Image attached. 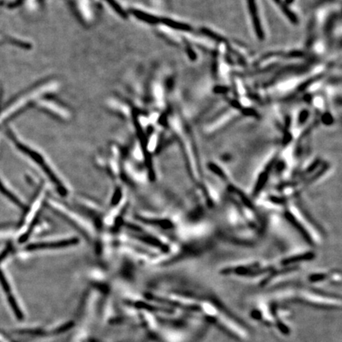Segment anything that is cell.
<instances>
[{
  "mask_svg": "<svg viewBox=\"0 0 342 342\" xmlns=\"http://www.w3.org/2000/svg\"><path fill=\"white\" fill-rule=\"evenodd\" d=\"M7 134H8L9 137L12 139V141L15 143L18 149L20 150L23 154H25V156H27L34 163H36L37 166H39L41 170H42V172L46 174V176L48 177V179L59 189V192L62 194H67L68 190H67L66 187L63 184L62 181L60 180L58 174H56L55 170L52 169L51 164L49 163L48 160H46V157H44L42 154H40L39 152H36L34 150L29 148L27 146L24 145L23 143L18 141L11 131L9 130L7 132Z\"/></svg>",
  "mask_w": 342,
  "mask_h": 342,
  "instance_id": "obj_1",
  "label": "cell"
},
{
  "mask_svg": "<svg viewBox=\"0 0 342 342\" xmlns=\"http://www.w3.org/2000/svg\"><path fill=\"white\" fill-rule=\"evenodd\" d=\"M212 317L216 319L218 321H220V323L224 325V326L228 328V330L232 332L233 334H236L237 336L239 337L242 339H247L248 338V333L242 326H239V324H237L232 319H230V318H228L223 312H220L217 308H216V311H214Z\"/></svg>",
  "mask_w": 342,
  "mask_h": 342,
  "instance_id": "obj_2",
  "label": "cell"
},
{
  "mask_svg": "<svg viewBox=\"0 0 342 342\" xmlns=\"http://www.w3.org/2000/svg\"><path fill=\"white\" fill-rule=\"evenodd\" d=\"M78 243L77 239H65V240L52 242V243H40L30 245L28 247L29 251H37V250H52L65 248V247H70Z\"/></svg>",
  "mask_w": 342,
  "mask_h": 342,
  "instance_id": "obj_3",
  "label": "cell"
},
{
  "mask_svg": "<svg viewBox=\"0 0 342 342\" xmlns=\"http://www.w3.org/2000/svg\"><path fill=\"white\" fill-rule=\"evenodd\" d=\"M248 3V8H249L250 15H251V19L253 22V27L255 29V33L257 34V38L259 40L264 39V32L262 26H261V21H260L258 14H257V3L256 0H247Z\"/></svg>",
  "mask_w": 342,
  "mask_h": 342,
  "instance_id": "obj_4",
  "label": "cell"
},
{
  "mask_svg": "<svg viewBox=\"0 0 342 342\" xmlns=\"http://www.w3.org/2000/svg\"><path fill=\"white\" fill-rule=\"evenodd\" d=\"M0 192L5 196V197H7L10 201H12L13 203L16 205L17 206H19L20 207H24V205L22 203L21 201L17 198L16 196L14 195L12 193H11L8 189H6L4 185H2V183L0 182Z\"/></svg>",
  "mask_w": 342,
  "mask_h": 342,
  "instance_id": "obj_5",
  "label": "cell"
},
{
  "mask_svg": "<svg viewBox=\"0 0 342 342\" xmlns=\"http://www.w3.org/2000/svg\"><path fill=\"white\" fill-rule=\"evenodd\" d=\"M275 2H276V4L279 5L280 6V9L282 10L283 12L285 14V15H287V17H288V19L290 20L292 23H296L297 21V18L296 15L293 14V11H290V9L288 8V6H287L286 4H284V3H283L282 2V0H274Z\"/></svg>",
  "mask_w": 342,
  "mask_h": 342,
  "instance_id": "obj_6",
  "label": "cell"
}]
</instances>
